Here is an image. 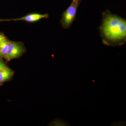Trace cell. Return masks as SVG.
<instances>
[{"instance_id":"cell-1","label":"cell","mask_w":126,"mask_h":126,"mask_svg":"<svg viewBox=\"0 0 126 126\" xmlns=\"http://www.w3.org/2000/svg\"><path fill=\"white\" fill-rule=\"evenodd\" d=\"M101 24L98 28L102 41L105 45L117 46L126 42V20L108 10L102 13Z\"/></svg>"},{"instance_id":"cell-2","label":"cell","mask_w":126,"mask_h":126,"mask_svg":"<svg viewBox=\"0 0 126 126\" xmlns=\"http://www.w3.org/2000/svg\"><path fill=\"white\" fill-rule=\"evenodd\" d=\"M81 0H73L67 9L63 12L60 22L63 29H69L76 19L78 7Z\"/></svg>"},{"instance_id":"cell-3","label":"cell","mask_w":126,"mask_h":126,"mask_svg":"<svg viewBox=\"0 0 126 126\" xmlns=\"http://www.w3.org/2000/svg\"><path fill=\"white\" fill-rule=\"evenodd\" d=\"M23 45L18 42H9V48L6 56L7 60L16 58L23 54L24 52Z\"/></svg>"},{"instance_id":"cell-4","label":"cell","mask_w":126,"mask_h":126,"mask_svg":"<svg viewBox=\"0 0 126 126\" xmlns=\"http://www.w3.org/2000/svg\"><path fill=\"white\" fill-rule=\"evenodd\" d=\"M48 17V15L47 14H38V13H33V14H29L21 18L0 20V21H24L29 23H33V22L38 21L41 19L47 18Z\"/></svg>"},{"instance_id":"cell-5","label":"cell","mask_w":126,"mask_h":126,"mask_svg":"<svg viewBox=\"0 0 126 126\" xmlns=\"http://www.w3.org/2000/svg\"><path fill=\"white\" fill-rule=\"evenodd\" d=\"M13 75V71L7 67L1 71L0 72V83L9 80Z\"/></svg>"},{"instance_id":"cell-6","label":"cell","mask_w":126,"mask_h":126,"mask_svg":"<svg viewBox=\"0 0 126 126\" xmlns=\"http://www.w3.org/2000/svg\"><path fill=\"white\" fill-rule=\"evenodd\" d=\"M9 41H5L0 43V51L2 55L5 58L9 47Z\"/></svg>"},{"instance_id":"cell-7","label":"cell","mask_w":126,"mask_h":126,"mask_svg":"<svg viewBox=\"0 0 126 126\" xmlns=\"http://www.w3.org/2000/svg\"><path fill=\"white\" fill-rule=\"evenodd\" d=\"M6 40H7V38L4 34L0 33V43Z\"/></svg>"},{"instance_id":"cell-8","label":"cell","mask_w":126,"mask_h":126,"mask_svg":"<svg viewBox=\"0 0 126 126\" xmlns=\"http://www.w3.org/2000/svg\"><path fill=\"white\" fill-rule=\"evenodd\" d=\"M6 67H7L5 63L1 60H0V72Z\"/></svg>"},{"instance_id":"cell-9","label":"cell","mask_w":126,"mask_h":126,"mask_svg":"<svg viewBox=\"0 0 126 126\" xmlns=\"http://www.w3.org/2000/svg\"><path fill=\"white\" fill-rule=\"evenodd\" d=\"M1 56H0V58H1Z\"/></svg>"}]
</instances>
